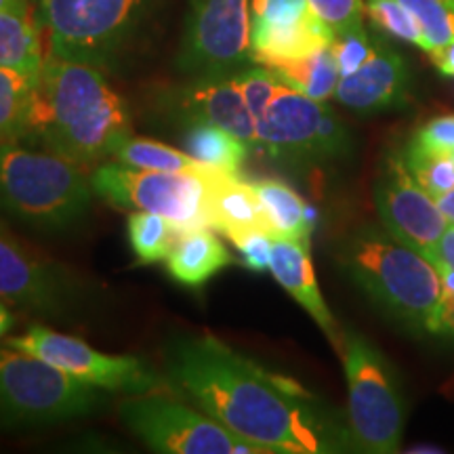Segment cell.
I'll use <instances>...</instances> for the list:
<instances>
[{
	"mask_svg": "<svg viewBox=\"0 0 454 454\" xmlns=\"http://www.w3.org/2000/svg\"><path fill=\"white\" fill-rule=\"evenodd\" d=\"M168 381L231 434L265 454H328L351 446L316 397L213 337H181L167 349Z\"/></svg>",
	"mask_w": 454,
	"mask_h": 454,
	"instance_id": "1",
	"label": "cell"
},
{
	"mask_svg": "<svg viewBox=\"0 0 454 454\" xmlns=\"http://www.w3.org/2000/svg\"><path fill=\"white\" fill-rule=\"evenodd\" d=\"M130 133V116L101 67L47 55L36 87L30 139L44 150L89 167L112 158Z\"/></svg>",
	"mask_w": 454,
	"mask_h": 454,
	"instance_id": "2",
	"label": "cell"
},
{
	"mask_svg": "<svg viewBox=\"0 0 454 454\" xmlns=\"http://www.w3.org/2000/svg\"><path fill=\"white\" fill-rule=\"evenodd\" d=\"M339 263L374 303L402 325L442 333L440 271L423 253L366 225L340 244Z\"/></svg>",
	"mask_w": 454,
	"mask_h": 454,
	"instance_id": "3",
	"label": "cell"
},
{
	"mask_svg": "<svg viewBox=\"0 0 454 454\" xmlns=\"http://www.w3.org/2000/svg\"><path fill=\"white\" fill-rule=\"evenodd\" d=\"M81 164L44 150L0 144V208L43 231L81 223L93 202Z\"/></svg>",
	"mask_w": 454,
	"mask_h": 454,
	"instance_id": "4",
	"label": "cell"
},
{
	"mask_svg": "<svg viewBox=\"0 0 454 454\" xmlns=\"http://www.w3.org/2000/svg\"><path fill=\"white\" fill-rule=\"evenodd\" d=\"M337 351L348 381L351 446L371 454L397 452L406 412L387 360L354 331H343Z\"/></svg>",
	"mask_w": 454,
	"mask_h": 454,
	"instance_id": "5",
	"label": "cell"
},
{
	"mask_svg": "<svg viewBox=\"0 0 454 454\" xmlns=\"http://www.w3.org/2000/svg\"><path fill=\"white\" fill-rule=\"evenodd\" d=\"M150 0H41L38 21L47 55L104 67L116 57Z\"/></svg>",
	"mask_w": 454,
	"mask_h": 454,
	"instance_id": "6",
	"label": "cell"
},
{
	"mask_svg": "<svg viewBox=\"0 0 454 454\" xmlns=\"http://www.w3.org/2000/svg\"><path fill=\"white\" fill-rule=\"evenodd\" d=\"M101 402V389L7 343L0 348V421H67L95 412Z\"/></svg>",
	"mask_w": 454,
	"mask_h": 454,
	"instance_id": "7",
	"label": "cell"
},
{
	"mask_svg": "<svg viewBox=\"0 0 454 454\" xmlns=\"http://www.w3.org/2000/svg\"><path fill=\"white\" fill-rule=\"evenodd\" d=\"M215 173H164L127 167L114 160L95 167L90 173V185L95 196L110 207L162 215L181 234L196 227H211L207 215V194L208 181Z\"/></svg>",
	"mask_w": 454,
	"mask_h": 454,
	"instance_id": "8",
	"label": "cell"
},
{
	"mask_svg": "<svg viewBox=\"0 0 454 454\" xmlns=\"http://www.w3.org/2000/svg\"><path fill=\"white\" fill-rule=\"evenodd\" d=\"M121 417L144 444L162 454H265L230 429L184 402L158 394L130 395Z\"/></svg>",
	"mask_w": 454,
	"mask_h": 454,
	"instance_id": "9",
	"label": "cell"
},
{
	"mask_svg": "<svg viewBox=\"0 0 454 454\" xmlns=\"http://www.w3.org/2000/svg\"><path fill=\"white\" fill-rule=\"evenodd\" d=\"M257 150L278 162H322L348 154L349 135L325 101L280 84L257 122Z\"/></svg>",
	"mask_w": 454,
	"mask_h": 454,
	"instance_id": "10",
	"label": "cell"
},
{
	"mask_svg": "<svg viewBox=\"0 0 454 454\" xmlns=\"http://www.w3.org/2000/svg\"><path fill=\"white\" fill-rule=\"evenodd\" d=\"M251 64V0H190L179 72L187 78L231 76Z\"/></svg>",
	"mask_w": 454,
	"mask_h": 454,
	"instance_id": "11",
	"label": "cell"
},
{
	"mask_svg": "<svg viewBox=\"0 0 454 454\" xmlns=\"http://www.w3.org/2000/svg\"><path fill=\"white\" fill-rule=\"evenodd\" d=\"M4 343L49 362L78 381L101 391L127 395L158 394L164 379L137 356H116L90 348L87 340L34 325Z\"/></svg>",
	"mask_w": 454,
	"mask_h": 454,
	"instance_id": "12",
	"label": "cell"
},
{
	"mask_svg": "<svg viewBox=\"0 0 454 454\" xmlns=\"http://www.w3.org/2000/svg\"><path fill=\"white\" fill-rule=\"evenodd\" d=\"M374 207L391 238L423 254L429 253L448 225L435 198L412 179L402 154L385 160L374 185Z\"/></svg>",
	"mask_w": 454,
	"mask_h": 454,
	"instance_id": "13",
	"label": "cell"
},
{
	"mask_svg": "<svg viewBox=\"0 0 454 454\" xmlns=\"http://www.w3.org/2000/svg\"><path fill=\"white\" fill-rule=\"evenodd\" d=\"M164 112L175 124L202 121L234 133L251 150H257V121L248 110L234 76L190 78L181 87L167 90Z\"/></svg>",
	"mask_w": 454,
	"mask_h": 454,
	"instance_id": "14",
	"label": "cell"
},
{
	"mask_svg": "<svg viewBox=\"0 0 454 454\" xmlns=\"http://www.w3.org/2000/svg\"><path fill=\"white\" fill-rule=\"evenodd\" d=\"M74 297L72 284L59 268L0 236V299L44 314H61Z\"/></svg>",
	"mask_w": 454,
	"mask_h": 454,
	"instance_id": "15",
	"label": "cell"
},
{
	"mask_svg": "<svg viewBox=\"0 0 454 454\" xmlns=\"http://www.w3.org/2000/svg\"><path fill=\"white\" fill-rule=\"evenodd\" d=\"M406 61L383 41H374L372 57L360 70L340 76L334 98L356 114H377L400 107L408 95Z\"/></svg>",
	"mask_w": 454,
	"mask_h": 454,
	"instance_id": "16",
	"label": "cell"
},
{
	"mask_svg": "<svg viewBox=\"0 0 454 454\" xmlns=\"http://www.w3.org/2000/svg\"><path fill=\"white\" fill-rule=\"evenodd\" d=\"M270 274L297 303L311 316V320L320 326L326 334L333 348L339 349L340 331L333 311L328 309L325 297H322L320 284H317L314 261L309 253V238L305 240H288V238H276L271 244Z\"/></svg>",
	"mask_w": 454,
	"mask_h": 454,
	"instance_id": "17",
	"label": "cell"
},
{
	"mask_svg": "<svg viewBox=\"0 0 454 454\" xmlns=\"http://www.w3.org/2000/svg\"><path fill=\"white\" fill-rule=\"evenodd\" d=\"M208 225L217 234L231 238L240 231H265L271 236L268 217L251 181L240 173L217 170L208 181L207 194Z\"/></svg>",
	"mask_w": 454,
	"mask_h": 454,
	"instance_id": "18",
	"label": "cell"
},
{
	"mask_svg": "<svg viewBox=\"0 0 454 454\" xmlns=\"http://www.w3.org/2000/svg\"><path fill=\"white\" fill-rule=\"evenodd\" d=\"M231 263H234V257L213 227L181 231L168 257L164 259L167 274L187 288L202 286Z\"/></svg>",
	"mask_w": 454,
	"mask_h": 454,
	"instance_id": "19",
	"label": "cell"
},
{
	"mask_svg": "<svg viewBox=\"0 0 454 454\" xmlns=\"http://www.w3.org/2000/svg\"><path fill=\"white\" fill-rule=\"evenodd\" d=\"M333 38L334 32L314 13L288 26L251 24L253 64L270 66L276 61L308 57L331 47Z\"/></svg>",
	"mask_w": 454,
	"mask_h": 454,
	"instance_id": "20",
	"label": "cell"
},
{
	"mask_svg": "<svg viewBox=\"0 0 454 454\" xmlns=\"http://www.w3.org/2000/svg\"><path fill=\"white\" fill-rule=\"evenodd\" d=\"M47 61L43 47V26L32 3L0 11V66L41 81Z\"/></svg>",
	"mask_w": 454,
	"mask_h": 454,
	"instance_id": "21",
	"label": "cell"
},
{
	"mask_svg": "<svg viewBox=\"0 0 454 454\" xmlns=\"http://www.w3.org/2000/svg\"><path fill=\"white\" fill-rule=\"evenodd\" d=\"M261 207L268 217L271 238L305 240L316 230V208L301 198L291 185L280 179L253 181Z\"/></svg>",
	"mask_w": 454,
	"mask_h": 454,
	"instance_id": "22",
	"label": "cell"
},
{
	"mask_svg": "<svg viewBox=\"0 0 454 454\" xmlns=\"http://www.w3.org/2000/svg\"><path fill=\"white\" fill-rule=\"evenodd\" d=\"M181 145L190 156L208 167L240 173L242 164L247 162L251 147L236 137L230 130L217 124L202 121H187L177 124Z\"/></svg>",
	"mask_w": 454,
	"mask_h": 454,
	"instance_id": "23",
	"label": "cell"
},
{
	"mask_svg": "<svg viewBox=\"0 0 454 454\" xmlns=\"http://www.w3.org/2000/svg\"><path fill=\"white\" fill-rule=\"evenodd\" d=\"M265 67H270L282 84L316 101H328L334 98V90H337L340 81L339 66L334 61L331 47L316 51L308 57H299V59L276 61V64Z\"/></svg>",
	"mask_w": 454,
	"mask_h": 454,
	"instance_id": "24",
	"label": "cell"
},
{
	"mask_svg": "<svg viewBox=\"0 0 454 454\" xmlns=\"http://www.w3.org/2000/svg\"><path fill=\"white\" fill-rule=\"evenodd\" d=\"M38 81L0 66V144L30 139Z\"/></svg>",
	"mask_w": 454,
	"mask_h": 454,
	"instance_id": "25",
	"label": "cell"
},
{
	"mask_svg": "<svg viewBox=\"0 0 454 454\" xmlns=\"http://www.w3.org/2000/svg\"><path fill=\"white\" fill-rule=\"evenodd\" d=\"M112 158L116 162L127 164V167L145 168V170H164V173H192V175H211L215 167H208L194 156L187 154L185 150H175L160 141L133 137L127 135L114 147Z\"/></svg>",
	"mask_w": 454,
	"mask_h": 454,
	"instance_id": "26",
	"label": "cell"
},
{
	"mask_svg": "<svg viewBox=\"0 0 454 454\" xmlns=\"http://www.w3.org/2000/svg\"><path fill=\"white\" fill-rule=\"evenodd\" d=\"M130 251L139 265H154L168 257L177 240V230L167 217L147 211H133L127 219Z\"/></svg>",
	"mask_w": 454,
	"mask_h": 454,
	"instance_id": "27",
	"label": "cell"
},
{
	"mask_svg": "<svg viewBox=\"0 0 454 454\" xmlns=\"http://www.w3.org/2000/svg\"><path fill=\"white\" fill-rule=\"evenodd\" d=\"M406 168L412 179L423 187L431 198H440L454 187V158L446 152H427L417 145H406L402 152Z\"/></svg>",
	"mask_w": 454,
	"mask_h": 454,
	"instance_id": "28",
	"label": "cell"
},
{
	"mask_svg": "<svg viewBox=\"0 0 454 454\" xmlns=\"http://www.w3.org/2000/svg\"><path fill=\"white\" fill-rule=\"evenodd\" d=\"M411 11L425 38V51L444 47L454 41V7L446 0H400Z\"/></svg>",
	"mask_w": 454,
	"mask_h": 454,
	"instance_id": "29",
	"label": "cell"
},
{
	"mask_svg": "<svg viewBox=\"0 0 454 454\" xmlns=\"http://www.w3.org/2000/svg\"><path fill=\"white\" fill-rule=\"evenodd\" d=\"M364 13L379 30L389 34L391 38L425 51L421 27L400 0H364Z\"/></svg>",
	"mask_w": 454,
	"mask_h": 454,
	"instance_id": "30",
	"label": "cell"
},
{
	"mask_svg": "<svg viewBox=\"0 0 454 454\" xmlns=\"http://www.w3.org/2000/svg\"><path fill=\"white\" fill-rule=\"evenodd\" d=\"M234 81L240 89L244 101H247L248 110H251L254 121H261L268 112L271 99L276 98L278 89H280V81L276 78V74L270 70V67L251 64L242 67L240 72L231 74Z\"/></svg>",
	"mask_w": 454,
	"mask_h": 454,
	"instance_id": "31",
	"label": "cell"
},
{
	"mask_svg": "<svg viewBox=\"0 0 454 454\" xmlns=\"http://www.w3.org/2000/svg\"><path fill=\"white\" fill-rule=\"evenodd\" d=\"M331 51L339 66L340 76H349V74L357 72L371 59L374 41L368 36L364 24L351 26L348 30L334 32Z\"/></svg>",
	"mask_w": 454,
	"mask_h": 454,
	"instance_id": "32",
	"label": "cell"
},
{
	"mask_svg": "<svg viewBox=\"0 0 454 454\" xmlns=\"http://www.w3.org/2000/svg\"><path fill=\"white\" fill-rule=\"evenodd\" d=\"M309 15L308 0H251V24L288 26Z\"/></svg>",
	"mask_w": 454,
	"mask_h": 454,
	"instance_id": "33",
	"label": "cell"
},
{
	"mask_svg": "<svg viewBox=\"0 0 454 454\" xmlns=\"http://www.w3.org/2000/svg\"><path fill=\"white\" fill-rule=\"evenodd\" d=\"M311 13L320 17L333 32L364 24V0H308Z\"/></svg>",
	"mask_w": 454,
	"mask_h": 454,
	"instance_id": "34",
	"label": "cell"
},
{
	"mask_svg": "<svg viewBox=\"0 0 454 454\" xmlns=\"http://www.w3.org/2000/svg\"><path fill=\"white\" fill-rule=\"evenodd\" d=\"M227 240L236 247L244 268L254 271V274H263L270 270L271 244H274V238L270 234H265V231H240Z\"/></svg>",
	"mask_w": 454,
	"mask_h": 454,
	"instance_id": "35",
	"label": "cell"
},
{
	"mask_svg": "<svg viewBox=\"0 0 454 454\" xmlns=\"http://www.w3.org/2000/svg\"><path fill=\"white\" fill-rule=\"evenodd\" d=\"M411 145L427 152H446L454 154V114L438 116L421 127L414 135Z\"/></svg>",
	"mask_w": 454,
	"mask_h": 454,
	"instance_id": "36",
	"label": "cell"
},
{
	"mask_svg": "<svg viewBox=\"0 0 454 454\" xmlns=\"http://www.w3.org/2000/svg\"><path fill=\"white\" fill-rule=\"evenodd\" d=\"M425 257L438 268V271L454 270V223L446 225V230L442 231L438 242L429 248V253Z\"/></svg>",
	"mask_w": 454,
	"mask_h": 454,
	"instance_id": "37",
	"label": "cell"
},
{
	"mask_svg": "<svg viewBox=\"0 0 454 454\" xmlns=\"http://www.w3.org/2000/svg\"><path fill=\"white\" fill-rule=\"evenodd\" d=\"M429 57L431 61H434V66L438 67L444 76L454 78V41L444 44V47L431 51Z\"/></svg>",
	"mask_w": 454,
	"mask_h": 454,
	"instance_id": "38",
	"label": "cell"
},
{
	"mask_svg": "<svg viewBox=\"0 0 454 454\" xmlns=\"http://www.w3.org/2000/svg\"><path fill=\"white\" fill-rule=\"evenodd\" d=\"M442 331L454 333V294H444L442 299Z\"/></svg>",
	"mask_w": 454,
	"mask_h": 454,
	"instance_id": "39",
	"label": "cell"
},
{
	"mask_svg": "<svg viewBox=\"0 0 454 454\" xmlns=\"http://www.w3.org/2000/svg\"><path fill=\"white\" fill-rule=\"evenodd\" d=\"M435 202H438L440 211L446 217L448 223H454V187H452V190H448L446 194L435 198Z\"/></svg>",
	"mask_w": 454,
	"mask_h": 454,
	"instance_id": "40",
	"label": "cell"
},
{
	"mask_svg": "<svg viewBox=\"0 0 454 454\" xmlns=\"http://www.w3.org/2000/svg\"><path fill=\"white\" fill-rule=\"evenodd\" d=\"M13 326H15V316L11 314V309L3 303V301H0V339H3L4 334H9Z\"/></svg>",
	"mask_w": 454,
	"mask_h": 454,
	"instance_id": "41",
	"label": "cell"
},
{
	"mask_svg": "<svg viewBox=\"0 0 454 454\" xmlns=\"http://www.w3.org/2000/svg\"><path fill=\"white\" fill-rule=\"evenodd\" d=\"M442 288H444V294H454V270H442Z\"/></svg>",
	"mask_w": 454,
	"mask_h": 454,
	"instance_id": "42",
	"label": "cell"
},
{
	"mask_svg": "<svg viewBox=\"0 0 454 454\" xmlns=\"http://www.w3.org/2000/svg\"><path fill=\"white\" fill-rule=\"evenodd\" d=\"M27 3H32V0H0V11L11 7H24Z\"/></svg>",
	"mask_w": 454,
	"mask_h": 454,
	"instance_id": "43",
	"label": "cell"
},
{
	"mask_svg": "<svg viewBox=\"0 0 454 454\" xmlns=\"http://www.w3.org/2000/svg\"><path fill=\"white\" fill-rule=\"evenodd\" d=\"M38 3H41V0H32V4H34V7H36V4H38Z\"/></svg>",
	"mask_w": 454,
	"mask_h": 454,
	"instance_id": "44",
	"label": "cell"
},
{
	"mask_svg": "<svg viewBox=\"0 0 454 454\" xmlns=\"http://www.w3.org/2000/svg\"><path fill=\"white\" fill-rule=\"evenodd\" d=\"M446 3H448V4H452V7H454V0H446Z\"/></svg>",
	"mask_w": 454,
	"mask_h": 454,
	"instance_id": "45",
	"label": "cell"
},
{
	"mask_svg": "<svg viewBox=\"0 0 454 454\" xmlns=\"http://www.w3.org/2000/svg\"><path fill=\"white\" fill-rule=\"evenodd\" d=\"M452 158H454V154H452Z\"/></svg>",
	"mask_w": 454,
	"mask_h": 454,
	"instance_id": "46",
	"label": "cell"
}]
</instances>
